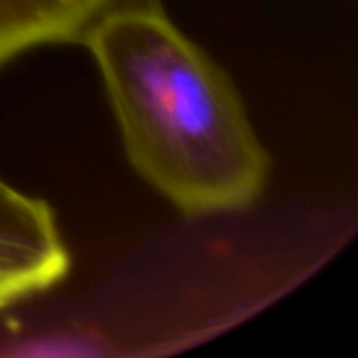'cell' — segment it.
I'll return each mask as SVG.
<instances>
[{
    "label": "cell",
    "instance_id": "6da1fadb",
    "mask_svg": "<svg viewBox=\"0 0 358 358\" xmlns=\"http://www.w3.org/2000/svg\"><path fill=\"white\" fill-rule=\"evenodd\" d=\"M136 172L180 212L250 208L268 155L229 76L157 4L107 17L86 40Z\"/></svg>",
    "mask_w": 358,
    "mask_h": 358
},
{
    "label": "cell",
    "instance_id": "7a4b0ae2",
    "mask_svg": "<svg viewBox=\"0 0 358 358\" xmlns=\"http://www.w3.org/2000/svg\"><path fill=\"white\" fill-rule=\"evenodd\" d=\"M67 271L52 208L0 178V310L50 289Z\"/></svg>",
    "mask_w": 358,
    "mask_h": 358
},
{
    "label": "cell",
    "instance_id": "3957f363",
    "mask_svg": "<svg viewBox=\"0 0 358 358\" xmlns=\"http://www.w3.org/2000/svg\"><path fill=\"white\" fill-rule=\"evenodd\" d=\"M159 0H0V65L44 44L84 42L107 17Z\"/></svg>",
    "mask_w": 358,
    "mask_h": 358
}]
</instances>
